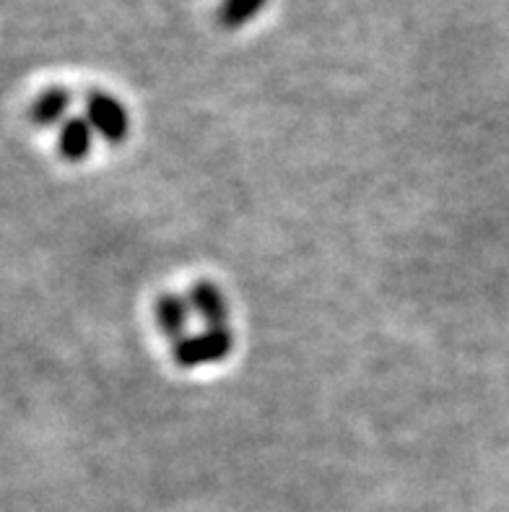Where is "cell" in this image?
I'll use <instances>...</instances> for the list:
<instances>
[{
    "instance_id": "52a82bcc",
    "label": "cell",
    "mask_w": 509,
    "mask_h": 512,
    "mask_svg": "<svg viewBox=\"0 0 509 512\" xmlns=\"http://www.w3.org/2000/svg\"><path fill=\"white\" fill-rule=\"evenodd\" d=\"M268 0H221L219 13H216V19H219L221 29L226 32H237L242 26H247L250 21H255L260 16V11L265 8Z\"/></svg>"
},
{
    "instance_id": "6da1fadb",
    "label": "cell",
    "mask_w": 509,
    "mask_h": 512,
    "mask_svg": "<svg viewBox=\"0 0 509 512\" xmlns=\"http://www.w3.org/2000/svg\"><path fill=\"white\" fill-rule=\"evenodd\" d=\"M232 349L234 333L229 328H206L203 333L177 341L172 349V357L185 370H195V367H203V364L221 362V359L232 354Z\"/></svg>"
},
{
    "instance_id": "7a4b0ae2",
    "label": "cell",
    "mask_w": 509,
    "mask_h": 512,
    "mask_svg": "<svg viewBox=\"0 0 509 512\" xmlns=\"http://www.w3.org/2000/svg\"><path fill=\"white\" fill-rule=\"evenodd\" d=\"M86 120L99 138L107 143H123L130 133V117L112 94L91 91L86 99Z\"/></svg>"
},
{
    "instance_id": "5b68a950",
    "label": "cell",
    "mask_w": 509,
    "mask_h": 512,
    "mask_svg": "<svg viewBox=\"0 0 509 512\" xmlns=\"http://www.w3.org/2000/svg\"><path fill=\"white\" fill-rule=\"evenodd\" d=\"M94 136L97 133H94V128H91L86 117H68L60 125L58 151L68 162H84L86 156H89L91 146H94Z\"/></svg>"
},
{
    "instance_id": "277c9868",
    "label": "cell",
    "mask_w": 509,
    "mask_h": 512,
    "mask_svg": "<svg viewBox=\"0 0 509 512\" xmlns=\"http://www.w3.org/2000/svg\"><path fill=\"white\" fill-rule=\"evenodd\" d=\"M187 302L193 307V315H198L206 323V328H226L224 323L226 315H229V307H226L224 294L216 286L208 284V281H200L190 289Z\"/></svg>"
},
{
    "instance_id": "3957f363",
    "label": "cell",
    "mask_w": 509,
    "mask_h": 512,
    "mask_svg": "<svg viewBox=\"0 0 509 512\" xmlns=\"http://www.w3.org/2000/svg\"><path fill=\"white\" fill-rule=\"evenodd\" d=\"M193 318V307L182 294H162L156 302V325L174 344L187 338V325Z\"/></svg>"
},
{
    "instance_id": "8992f818",
    "label": "cell",
    "mask_w": 509,
    "mask_h": 512,
    "mask_svg": "<svg viewBox=\"0 0 509 512\" xmlns=\"http://www.w3.org/2000/svg\"><path fill=\"white\" fill-rule=\"evenodd\" d=\"M71 91L52 86V89L42 91L37 102L32 104V120L39 128H52V125H63L65 115L71 110Z\"/></svg>"
}]
</instances>
